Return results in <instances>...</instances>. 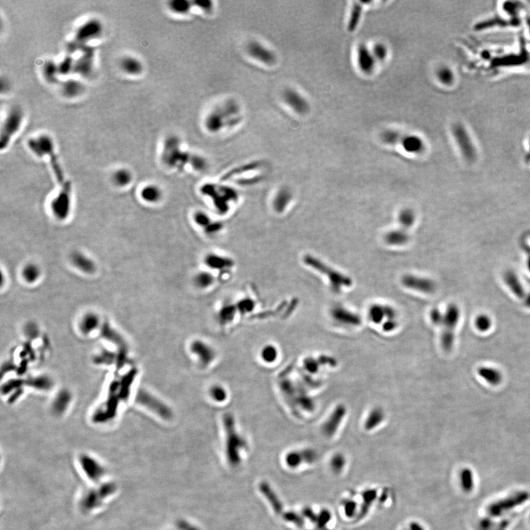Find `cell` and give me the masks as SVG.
<instances>
[{
    "instance_id": "obj_12",
    "label": "cell",
    "mask_w": 530,
    "mask_h": 530,
    "mask_svg": "<svg viewBox=\"0 0 530 530\" xmlns=\"http://www.w3.org/2000/svg\"><path fill=\"white\" fill-rule=\"evenodd\" d=\"M164 161L168 164H175L176 163L183 162L186 159V154H183L180 150V140L176 136H170L166 140L164 151Z\"/></svg>"
},
{
    "instance_id": "obj_40",
    "label": "cell",
    "mask_w": 530,
    "mask_h": 530,
    "mask_svg": "<svg viewBox=\"0 0 530 530\" xmlns=\"http://www.w3.org/2000/svg\"><path fill=\"white\" fill-rule=\"evenodd\" d=\"M373 55L377 61H384L387 55V49L383 44H377L372 50Z\"/></svg>"
},
{
    "instance_id": "obj_7",
    "label": "cell",
    "mask_w": 530,
    "mask_h": 530,
    "mask_svg": "<svg viewBox=\"0 0 530 530\" xmlns=\"http://www.w3.org/2000/svg\"><path fill=\"white\" fill-rule=\"evenodd\" d=\"M246 52L252 59L264 65L274 66L277 64V56L275 52L258 41L250 42L247 45Z\"/></svg>"
},
{
    "instance_id": "obj_41",
    "label": "cell",
    "mask_w": 530,
    "mask_h": 530,
    "mask_svg": "<svg viewBox=\"0 0 530 530\" xmlns=\"http://www.w3.org/2000/svg\"><path fill=\"white\" fill-rule=\"evenodd\" d=\"M130 178H131V176H130V173L127 170H119L114 175V180H115L116 183L117 184L121 185V186L128 183Z\"/></svg>"
},
{
    "instance_id": "obj_47",
    "label": "cell",
    "mask_w": 530,
    "mask_h": 530,
    "mask_svg": "<svg viewBox=\"0 0 530 530\" xmlns=\"http://www.w3.org/2000/svg\"><path fill=\"white\" fill-rule=\"evenodd\" d=\"M195 220H196V223L198 225H201L202 226H206V225H208V222H209L208 216L202 212L198 213V214H195Z\"/></svg>"
},
{
    "instance_id": "obj_18",
    "label": "cell",
    "mask_w": 530,
    "mask_h": 530,
    "mask_svg": "<svg viewBox=\"0 0 530 530\" xmlns=\"http://www.w3.org/2000/svg\"><path fill=\"white\" fill-rule=\"evenodd\" d=\"M368 315H369V318L372 322L378 324H380L384 319V317L386 316L390 318V319H394L396 313H395V311L393 310V308L390 307V306L375 304L370 307L369 311H368Z\"/></svg>"
},
{
    "instance_id": "obj_23",
    "label": "cell",
    "mask_w": 530,
    "mask_h": 530,
    "mask_svg": "<svg viewBox=\"0 0 530 530\" xmlns=\"http://www.w3.org/2000/svg\"><path fill=\"white\" fill-rule=\"evenodd\" d=\"M478 374L488 384L497 386L502 383L503 377L499 370L490 367H481L478 369Z\"/></svg>"
},
{
    "instance_id": "obj_21",
    "label": "cell",
    "mask_w": 530,
    "mask_h": 530,
    "mask_svg": "<svg viewBox=\"0 0 530 530\" xmlns=\"http://www.w3.org/2000/svg\"><path fill=\"white\" fill-rule=\"evenodd\" d=\"M331 313L334 319L341 324H345L346 325L350 324V325L353 326V324H358L359 323V317L357 315L342 306H335L331 311Z\"/></svg>"
},
{
    "instance_id": "obj_28",
    "label": "cell",
    "mask_w": 530,
    "mask_h": 530,
    "mask_svg": "<svg viewBox=\"0 0 530 530\" xmlns=\"http://www.w3.org/2000/svg\"><path fill=\"white\" fill-rule=\"evenodd\" d=\"M403 136L400 132L393 130H387L383 132L381 135V139L384 143L387 145H395L401 143Z\"/></svg>"
},
{
    "instance_id": "obj_24",
    "label": "cell",
    "mask_w": 530,
    "mask_h": 530,
    "mask_svg": "<svg viewBox=\"0 0 530 530\" xmlns=\"http://www.w3.org/2000/svg\"><path fill=\"white\" fill-rule=\"evenodd\" d=\"M83 86L80 82L75 80H69L64 82L61 86V92L64 96L68 98H77L81 95Z\"/></svg>"
},
{
    "instance_id": "obj_39",
    "label": "cell",
    "mask_w": 530,
    "mask_h": 530,
    "mask_svg": "<svg viewBox=\"0 0 530 530\" xmlns=\"http://www.w3.org/2000/svg\"><path fill=\"white\" fill-rule=\"evenodd\" d=\"M263 359L267 362H273L277 357V351L274 346H268L264 347L261 352Z\"/></svg>"
},
{
    "instance_id": "obj_9",
    "label": "cell",
    "mask_w": 530,
    "mask_h": 530,
    "mask_svg": "<svg viewBox=\"0 0 530 530\" xmlns=\"http://www.w3.org/2000/svg\"><path fill=\"white\" fill-rule=\"evenodd\" d=\"M136 402L146 406L164 419H170L172 417V412L168 406L145 390L139 392Z\"/></svg>"
},
{
    "instance_id": "obj_44",
    "label": "cell",
    "mask_w": 530,
    "mask_h": 530,
    "mask_svg": "<svg viewBox=\"0 0 530 530\" xmlns=\"http://www.w3.org/2000/svg\"><path fill=\"white\" fill-rule=\"evenodd\" d=\"M345 458L343 455L337 454L332 458L331 468L335 472H340L345 466Z\"/></svg>"
},
{
    "instance_id": "obj_17",
    "label": "cell",
    "mask_w": 530,
    "mask_h": 530,
    "mask_svg": "<svg viewBox=\"0 0 530 530\" xmlns=\"http://www.w3.org/2000/svg\"><path fill=\"white\" fill-rule=\"evenodd\" d=\"M120 68L123 73L132 77L140 76L144 70L143 64L140 60L133 56H125L120 61Z\"/></svg>"
},
{
    "instance_id": "obj_37",
    "label": "cell",
    "mask_w": 530,
    "mask_h": 530,
    "mask_svg": "<svg viewBox=\"0 0 530 530\" xmlns=\"http://www.w3.org/2000/svg\"><path fill=\"white\" fill-rule=\"evenodd\" d=\"M213 277L207 273H200L195 278V283L199 287H207L213 282Z\"/></svg>"
},
{
    "instance_id": "obj_42",
    "label": "cell",
    "mask_w": 530,
    "mask_h": 530,
    "mask_svg": "<svg viewBox=\"0 0 530 530\" xmlns=\"http://www.w3.org/2000/svg\"><path fill=\"white\" fill-rule=\"evenodd\" d=\"M210 394H211L213 399H214L216 402H223L226 399V396H227L226 390L220 386L217 385L211 387V390H210Z\"/></svg>"
},
{
    "instance_id": "obj_38",
    "label": "cell",
    "mask_w": 530,
    "mask_h": 530,
    "mask_svg": "<svg viewBox=\"0 0 530 530\" xmlns=\"http://www.w3.org/2000/svg\"><path fill=\"white\" fill-rule=\"evenodd\" d=\"M73 259H74L75 264H76V265H77L79 268L84 270V271H92L94 268V266L92 265L91 261H89L88 258H86V257L83 256V255L76 254V255H75L74 258H73Z\"/></svg>"
},
{
    "instance_id": "obj_19",
    "label": "cell",
    "mask_w": 530,
    "mask_h": 530,
    "mask_svg": "<svg viewBox=\"0 0 530 530\" xmlns=\"http://www.w3.org/2000/svg\"><path fill=\"white\" fill-rule=\"evenodd\" d=\"M401 144L404 151L409 153L419 154L425 149L424 141L416 135L403 136Z\"/></svg>"
},
{
    "instance_id": "obj_33",
    "label": "cell",
    "mask_w": 530,
    "mask_h": 530,
    "mask_svg": "<svg viewBox=\"0 0 530 530\" xmlns=\"http://www.w3.org/2000/svg\"><path fill=\"white\" fill-rule=\"evenodd\" d=\"M437 77L439 81L446 86H449L454 81L453 72L449 67H440L437 72Z\"/></svg>"
},
{
    "instance_id": "obj_3",
    "label": "cell",
    "mask_w": 530,
    "mask_h": 530,
    "mask_svg": "<svg viewBox=\"0 0 530 530\" xmlns=\"http://www.w3.org/2000/svg\"><path fill=\"white\" fill-rule=\"evenodd\" d=\"M27 144L29 148L38 156H48L57 179L60 182L64 181L62 170L60 167L59 161L55 153V145L52 139L48 135H41L38 138L29 139Z\"/></svg>"
},
{
    "instance_id": "obj_16",
    "label": "cell",
    "mask_w": 530,
    "mask_h": 530,
    "mask_svg": "<svg viewBox=\"0 0 530 530\" xmlns=\"http://www.w3.org/2000/svg\"><path fill=\"white\" fill-rule=\"evenodd\" d=\"M376 58L365 45H360L357 48V63L362 73L370 75L373 73L376 65Z\"/></svg>"
},
{
    "instance_id": "obj_10",
    "label": "cell",
    "mask_w": 530,
    "mask_h": 530,
    "mask_svg": "<svg viewBox=\"0 0 530 530\" xmlns=\"http://www.w3.org/2000/svg\"><path fill=\"white\" fill-rule=\"evenodd\" d=\"M102 31L101 23L98 20H91L83 23L76 32V41L86 44L100 37Z\"/></svg>"
},
{
    "instance_id": "obj_20",
    "label": "cell",
    "mask_w": 530,
    "mask_h": 530,
    "mask_svg": "<svg viewBox=\"0 0 530 530\" xmlns=\"http://www.w3.org/2000/svg\"><path fill=\"white\" fill-rule=\"evenodd\" d=\"M504 278H505V281L506 285L509 287V290L513 293V294L517 297L519 298V299L524 300L527 293L524 290V287H523L522 284H521V281H520L519 278H518L516 274L515 273L509 271V272H506L505 274Z\"/></svg>"
},
{
    "instance_id": "obj_31",
    "label": "cell",
    "mask_w": 530,
    "mask_h": 530,
    "mask_svg": "<svg viewBox=\"0 0 530 530\" xmlns=\"http://www.w3.org/2000/svg\"><path fill=\"white\" fill-rule=\"evenodd\" d=\"M43 73L44 76L49 82H55L58 75H60L58 66L50 61H48L45 64Z\"/></svg>"
},
{
    "instance_id": "obj_27",
    "label": "cell",
    "mask_w": 530,
    "mask_h": 530,
    "mask_svg": "<svg viewBox=\"0 0 530 530\" xmlns=\"http://www.w3.org/2000/svg\"><path fill=\"white\" fill-rule=\"evenodd\" d=\"M415 214L412 210L404 208L399 212L398 220L403 229H407L412 227L415 222Z\"/></svg>"
},
{
    "instance_id": "obj_51",
    "label": "cell",
    "mask_w": 530,
    "mask_h": 530,
    "mask_svg": "<svg viewBox=\"0 0 530 530\" xmlns=\"http://www.w3.org/2000/svg\"></svg>"
},
{
    "instance_id": "obj_48",
    "label": "cell",
    "mask_w": 530,
    "mask_h": 530,
    "mask_svg": "<svg viewBox=\"0 0 530 530\" xmlns=\"http://www.w3.org/2000/svg\"><path fill=\"white\" fill-rule=\"evenodd\" d=\"M356 509V504H355V502H347L346 506H345V512H346V515L349 517H352V515L354 514Z\"/></svg>"
},
{
    "instance_id": "obj_43",
    "label": "cell",
    "mask_w": 530,
    "mask_h": 530,
    "mask_svg": "<svg viewBox=\"0 0 530 530\" xmlns=\"http://www.w3.org/2000/svg\"><path fill=\"white\" fill-rule=\"evenodd\" d=\"M39 270L35 265H29L25 269L24 277L28 281H34L39 277Z\"/></svg>"
},
{
    "instance_id": "obj_29",
    "label": "cell",
    "mask_w": 530,
    "mask_h": 530,
    "mask_svg": "<svg viewBox=\"0 0 530 530\" xmlns=\"http://www.w3.org/2000/svg\"><path fill=\"white\" fill-rule=\"evenodd\" d=\"M170 10L178 14H186L190 11L191 2L186 0H174L169 3Z\"/></svg>"
},
{
    "instance_id": "obj_25",
    "label": "cell",
    "mask_w": 530,
    "mask_h": 530,
    "mask_svg": "<svg viewBox=\"0 0 530 530\" xmlns=\"http://www.w3.org/2000/svg\"><path fill=\"white\" fill-rule=\"evenodd\" d=\"M192 350L200 356L204 363H208L214 357V353L211 349L202 342L195 341L192 343Z\"/></svg>"
},
{
    "instance_id": "obj_14",
    "label": "cell",
    "mask_w": 530,
    "mask_h": 530,
    "mask_svg": "<svg viewBox=\"0 0 530 530\" xmlns=\"http://www.w3.org/2000/svg\"><path fill=\"white\" fill-rule=\"evenodd\" d=\"M453 134L464 157L469 161L474 159L476 155L475 150L463 127L461 126H454Z\"/></svg>"
},
{
    "instance_id": "obj_34",
    "label": "cell",
    "mask_w": 530,
    "mask_h": 530,
    "mask_svg": "<svg viewBox=\"0 0 530 530\" xmlns=\"http://www.w3.org/2000/svg\"><path fill=\"white\" fill-rule=\"evenodd\" d=\"M382 418L383 413L381 411L379 410V409L373 410L372 412L370 414L369 416L368 417V420L366 421L367 429H374V427H377L382 421Z\"/></svg>"
},
{
    "instance_id": "obj_30",
    "label": "cell",
    "mask_w": 530,
    "mask_h": 530,
    "mask_svg": "<svg viewBox=\"0 0 530 530\" xmlns=\"http://www.w3.org/2000/svg\"><path fill=\"white\" fill-rule=\"evenodd\" d=\"M92 52H86V55H83L76 64L77 70L79 73L82 74H89L92 70Z\"/></svg>"
},
{
    "instance_id": "obj_1",
    "label": "cell",
    "mask_w": 530,
    "mask_h": 530,
    "mask_svg": "<svg viewBox=\"0 0 530 530\" xmlns=\"http://www.w3.org/2000/svg\"><path fill=\"white\" fill-rule=\"evenodd\" d=\"M239 114V105L234 101H228L211 111L205 117L204 126L210 133H218L225 127L236 126L240 120Z\"/></svg>"
},
{
    "instance_id": "obj_22",
    "label": "cell",
    "mask_w": 530,
    "mask_h": 530,
    "mask_svg": "<svg viewBox=\"0 0 530 530\" xmlns=\"http://www.w3.org/2000/svg\"><path fill=\"white\" fill-rule=\"evenodd\" d=\"M409 239V234L404 229L391 230L388 232L384 237L386 243L391 246H402L407 243Z\"/></svg>"
},
{
    "instance_id": "obj_15",
    "label": "cell",
    "mask_w": 530,
    "mask_h": 530,
    "mask_svg": "<svg viewBox=\"0 0 530 530\" xmlns=\"http://www.w3.org/2000/svg\"><path fill=\"white\" fill-rule=\"evenodd\" d=\"M80 465L88 478L94 481H98L102 478L105 473L103 467L95 459L87 455H82L80 458Z\"/></svg>"
},
{
    "instance_id": "obj_13",
    "label": "cell",
    "mask_w": 530,
    "mask_h": 530,
    "mask_svg": "<svg viewBox=\"0 0 530 530\" xmlns=\"http://www.w3.org/2000/svg\"><path fill=\"white\" fill-rule=\"evenodd\" d=\"M70 205H71L70 187L68 185L65 184L63 191H61L52 201V211L55 213L57 217L64 219L69 214Z\"/></svg>"
},
{
    "instance_id": "obj_49",
    "label": "cell",
    "mask_w": 530,
    "mask_h": 530,
    "mask_svg": "<svg viewBox=\"0 0 530 530\" xmlns=\"http://www.w3.org/2000/svg\"><path fill=\"white\" fill-rule=\"evenodd\" d=\"M410 530H424L423 527L418 523H411Z\"/></svg>"
},
{
    "instance_id": "obj_4",
    "label": "cell",
    "mask_w": 530,
    "mask_h": 530,
    "mask_svg": "<svg viewBox=\"0 0 530 530\" xmlns=\"http://www.w3.org/2000/svg\"><path fill=\"white\" fill-rule=\"evenodd\" d=\"M24 114L21 108L13 107L8 111L1 127L0 148L5 149L8 147L11 139L17 134L23 125Z\"/></svg>"
},
{
    "instance_id": "obj_8",
    "label": "cell",
    "mask_w": 530,
    "mask_h": 530,
    "mask_svg": "<svg viewBox=\"0 0 530 530\" xmlns=\"http://www.w3.org/2000/svg\"><path fill=\"white\" fill-rule=\"evenodd\" d=\"M281 96L284 103L288 105L296 114L304 115L309 112L310 109L309 102L305 99L304 97L296 89L287 88L283 91Z\"/></svg>"
},
{
    "instance_id": "obj_45",
    "label": "cell",
    "mask_w": 530,
    "mask_h": 530,
    "mask_svg": "<svg viewBox=\"0 0 530 530\" xmlns=\"http://www.w3.org/2000/svg\"><path fill=\"white\" fill-rule=\"evenodd\" d=\"M290 199H291V194L290 193V192L287 190H283L282 192H280L279 195H278L277 205L282 209L283 207H286Z\"/></svg>"
},
{
    "instance_id": "obj_46",
    "label": "cell",
    "mask_w": 530,
    "mask_h": 530,
    "mask_svg": "<svg viewBox=\"0 0 530 530\" xmlns=\"http://www.w3.org/2000/svg\"><path fill=\"white\" fill-rule=\"evenodd\" d=\"M430 318H431V321H432L434 325H443V321H444V315H443L442 312L438 309H434L431 310Z\"/></svg>"
},
{
    "instance_id": "obj_50",
    "label": "cell",
    "mask_w": 530,
    "mask_h": 530,
    "mask_svg": "<svg viewBox=\"0 0 530 530\" xmlns=\"http://www.w3.org/2000/svg\"><path fill=\"white\" fill-rule=\"evenodd\" d=\"M523 301H524V303H525L526 306L530 308V293H527V296Z\"/></svg>"
},
{
    "instance_id": "obj_26",
    "label": "cell",
    "mask_w": 530,
    "mask_h": 530,
    "mask_svg": "<svg viewBox=\"0 0 530 530\" xmlns=\"http://www.w3.org/2000/svg\"><path fill=\"white\" fill-rule=\"evenodd\" d=\"M362 14V6L359 3L355 2L352 7V13H351L350 19L348 24V30L349 32H353L359 25L361 17Z\"/></svg>"
},
{
    "instance_id": "obj_2",
    "label": "cell",
    "mask_w": 530,
    "mask_h": 530,
    "mask_svg": "<svg viewBox=\"0 0 530 530\" xmlns=\"http://www.w3.org/2000/svg\"><path fill=\"white\" fill-rule=\"evenodd\" d=\"M303 261L307 264V266L325 275L329 281L331 288L335 293L341 291L343 287H349L352 285V280L349 277L335 271L313 255H305Z\"/></svg>"
},
{
    "instance_id": "obj_11",
    "label": "cell",
    "mask_w": 530,
    "mask_h": 530,
    "mask_svg": "<svg viewBox=\"0 0 530 530\" xmlns=\"http://www.w3.org/2000/svg\"><path fill=\"white\" fill-rule=\"evenodd\" d=\"M402 282L406 288L420 292V293L429 294V293H434L436 290L435 284L432 280L410 275V274L404 276Z\"/></svg>"
},
{
    "instance_id": "obj_6",
    "label": "cell",
    "mask_w": 530,
    "mask_h": 530,
    "mask_svg": "<svg viewBox=\"0 0 530 530\" xmlns=\"http://www.w3.org/2000/svg\"><path fill=\"white\" fill-rule=\"evenodd\" d=\"M116 485L113 483L102 484L99 488L92 489L85 493L80 501V507L83 511L92 510L98 507L108 496L115 492Z\"/></svg>"
},
{
    "instance_id": "obj_35",
    "label": "cell",
    "mask_w": 530,
    "mask_h": 530,
    "mask_svg": "<svg viewBox=\"0 0 530 530\" xmlns=\"http://www.w3.org/2000/svg\"><path fill=\"white\" fill-rule=\"evenodd\" d=\"M475 326L479 331L486 332L491 327L492 321L487 315H480L476 318Z\"/></svg>"
},
{
    "instance_id": "obj_5",
    "label": "cell",
    "mask_w": 530,
    "mask_h": 530,
    "mask_svg": "<svg viewBox=\"0 0 530 530\" xmlns=\"http://www.w3.org/2000/svg\"><path fill=\"white\" fill-rule=\"evenodd\" d=\"M460 312L456 305L450 304L446 309L444 315L443 325L444 330L441 337V344L443 350L446 352L452 351L454 343V333L456 326L459 322Z\"/></svg>"
},
{
    "instance_id": "obj_32",
    "label": "cell",
    "mask_w": 530,
    "mask_h": 530,
    "mask_svg": "<svg viewBox=\"0 0 530 530\" xmlns=\"http://www.w3.org/2000/svg\"><path fill=\"white\" fill-rule=\"evenodd\" d=\"M161 196V191L155 186H148L142 191V197L148 202H157L158 200H160Z\"/></svg>"
},
{
    "instance_id": "obj_36",
    "label": "cell",
    "mask_w": 530,
    "mask_h": 530,
    "mask_svg": "<svg viewBox=\"0 0 530 530\" xmlns=\"http://www.w3.org/2000/svg\"><path fill=\"white\" fill-rule=\"evenodd\" d=\"M205 261H206L208 266L211 267V268H218V269L225 268L226 264H227V259H225V258L217 256V255H210L205 260Z\"/></svg>"
}]
</instances>
